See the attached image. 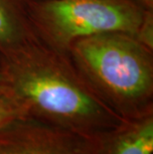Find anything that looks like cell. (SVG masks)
Masks as SVG:
<instances>
[{
    "instance_id": "obj_1",
    "label": "cell",
    "mask_w": 153,
    "mask_h": 154,
    "mask_svg": "<svg viewBox=\"0 0 153 154\" xmlns=\"http://www.w3.org/2000/svg\"><path fill=\"white\" fill-rule=\"evenodd\" d=\"M0 87L28 116L80 135L93 137L118 126V116L84 79L62 65L27 61L0 72Z\"/></svg>"
},
{
    "instance_id": "obj_2",
    "label": "cell",
    "mask_w": 153,
    "mask_h": 154,
    "mask_svg": "<svg viewBox=\"0 0 153 154\" xmlns=\"http://www.w3.org/2000/svg\"><path fill=\"white\" fill-rule=\"evenodd\" d=\"M72 45L81 77L118 116L130 120L152 113L151 55L140 38L112 32Z\"/></svg>"
},
{
    "instance_id": "obj_3",
    "label": "cell",
    "mask_w": 153,
    "mask_h": 154,
    "mask_svg": "<svg viewBox=\"0 0 153 154\" xmlns=\"http://www.w3.org/2000/svg\"><path fill=\"white\" fill-rule=\"evenodd\" d=\"M39 19L57 43L119 32L141 39L144 13L126 0H49L38 10Z\"/></svg>"
},
{
    "instance_id": "obj_4",
    "label": "cell",
    "mask_w": 153,
    "mask_h": 154,
    "mask_svg": "<svg viewBox=\"0 0 153 154\" xmlns=\"http://www.w3.org/2000/svg\"><path fill=\"white\" fill-rule=\"evenodd\" d=\"M90 137L31 116L0 128V154H89Z\"/></svg>"
},
{
    "instance_id": "obj_5",
    "label": "cell",
    "mask_w": 153,
    "mask_h": 154,
    "mask_svg": "<svg viewBox=\"0 0 153 154\" xmlns=\"http://www.w3.org/2000/svg\"><path fill=\"white\" fill-rule=\"evenodd\" d=\"M89 154H153L152 113L90 137Z\"/></svg>"
},
{
    "instance_id": "obj_6",
    "label": "cell",
    "mask_w": 153,
    "mask_h": 154,
    "mask_svg": "<svg viewBox=\"0 0 153 154\" xmlns=\"http://www.w3.org/2000/svg\"><path fill=\"white\" fill-rule=\"evenodd\" d=\"M22 39V24L10 0H0V48L14 47Z\"/></svg>"
},
{
    "instance_id": "obj_7",
    "label": "cell",
    "mask_w": 153,
    "mask_h": 154,
    "mask_svg": "<svg viewBox=\"0 0 153 154\" xmlns=\"http://www.w3.org/2000/svg\"><path fill=\"white\" fill-rule=\"evenodd\" d=\"M24 116H28L24 107L0 87V128Z\"/></svg>"
},
{
    "instance_id": "obj_8",
    "label": "cell",
    "mask_w": 153,
    "mask_h": 154,
    "mask_svg": "<svg viewBox=\"0 0 153 154\" xmlns=\"http://www.w3.org/2000/svg\"><path fill=\"white\" fill-rule=\"evenodd\" d=\"M143 1H146V2H151L152 0H143Z\"/></svg>"
}]
</instances>
